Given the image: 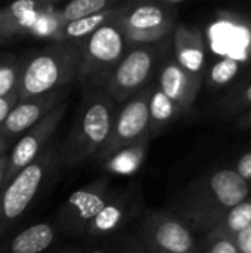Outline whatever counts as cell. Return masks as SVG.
Listing matches in <instances>:
<instances>
[{"mask_svg": "<svg viewBox=\"0 0 251 253\" xmlns=\"http://www.w3.org/2000/svg\"><path fill=\"white\" fill-rule=\"evenodd\" d=\"M249 194V182L235 169H219L188 191L180 211L197 228L212 231L232 208L247 200Z\"/></svg>", "mask_w": 251, "mask_h": 253, "instance_id": "1", "label": "cell"}, {"mask_svg": "<svg viewBox=\"0 0 251 253\" xmlns=\"http://www.w3.org/2000/svg\"><path fill=\"white\" fill-rule=\"evenodd\" d=\"M115 113V102L105 90H84L74 126L59 153L61 163L71 168L95 157L109 136Z\"/></svg>", "mask_w": 251, "mask_h": 253, "instance_id": "2", "label": "cell"}, {"mask_svg": "<svg viewBox=\"0 0 251 253\" xmlns=\"http://www.w3.org/2000/svg\"><path fill=\"white\" fill-rule=\"evenodd\" d=\"M78 61V42H55L46 46L22 65L18 101L70 87L77 79Z\"/></svg>", "mask_w": 251, "mask_h": 253, "instance_id": "3", "label": "cell"}, {"mask_svg": "<svg viewBox=\"0 0 251 253\" xmlns=\"http://www.w3.org/2000/svg\"><path fill=\"white\" fill-rule=\"evenodd\" d=\"M117 16L78 42L80 61L75 82L84 90H105L114 70L129 50L130 43L120 28Z\"/></svg>", "mask_w": 251, "mask_h": 253, "instance_id": "4", "label": "cell"}, {"mask_svg": "<svg viewBox=\"0 0 251 253\" xmlns=\"http://www.w3.org/2000/svg\"><path fill=\"white\" fill-rule=\"evenodd\" d=\"M55 157V147H44L37 159L0 191V236L28 209L53 168Z\"/></svg>", "mask_w": 251, "mask_h": 253, "instance_id": "5", "label": "cell"}, {"mask_svg": "<svg viewBox=\"0 0 251 253\" xmlns=\"http://www.w3.org/2000/svg\"><path fill=\"white\" fill-rule=\"evenodd\" d=\"M175 6L170 1L129 3L120 6L117 21L130 44H152L175 28Z\"/></svg>", "mask_w": 251, "mask_h": 253, "instance_id": "6", "label": "cell"}, {"mask_svg": "<svg viewBox=\"0 0 251 253\" xmlns=\"http://www.w3.org/2000/svg\"><path fill=\"white\" fill-rule=\"evenodd\" d=\"M151 89L152 86H146L123 102V107L117 110L109 136L95 156L98 160L105 162L117 151L151 138L148 113Z\"/></svg>", "mask_w": 251, "mask_h": 253, "instance_id": "7", "label": "cell"}, {"mask_svg": "<svg viewBox=\"0 0 251 253\" xmlns=\"http://www.w3.org/2000/svg\"><path fill=\"white\" fill-rule=\"evenodd\" d=\"M160 53L154 44H133L114 70L105 92L115 102H126L129 98L145 89L155 71Z\"/></svg>", "mask_w": 251, "mask_h": 253, "instance_id": "8", "label": "cell"}, {"mask_svg": "<svg viewBox=\"0 0 251 253\" xmlns=\"http://www.w3.org/2000/svg\"><path fill=\"white\" fill-rule=\"evenodd\" d=\"M67 102L64 101L58 107H55L49 114H46L37 125L28 129L24 136L16 142L10 154H7V169L3 181L1 190L30 163H33L37 156L44 150L46 144L55 133L58 125L67 111Z\"/></svg>", "mask_w": 251, "mask_h": 253, "instance_id": "9", "label": "cell"}, {"mask_svg": "<svg viewBox=\"0 0 251 253\" xmlns=\"http://www.w3.org/2000/svg\"><path fill=\"white\" fill-rule=\"evenodd\" d=\"M142 239L151 253H197L191 230L170 215H151L145 221Z\"/></svg>", "mask_w": 251, "mask_h": 253, "instance_id": "10", "label": "cell"}, {"mask_svg": "<svg viewBox=\"0 0 251 253\" xmlns=\"http://www.w3.org/2000/svg\"><path fill=\"white\" fill-rule=\"evenodd\" d=\"M108 203V184L102 179L72 193L61 209L59 221L68 231H80L87 227Z\"/></svg>", "mask_w": 251, "mask_h": 253, "instance_id": "11", "label": "cell"}, {"mask_svg": "<svg viewBox=\"0 0 251 253\" xmlns=\"http://www.w3.org/2000/svg\"><path fill=\"white\" fill-rule=\"evenodd\" d=\"M70 92V87L58 89L47 95L31 98L27 101H18L7 114L6 120L0 126V136L9 139L19 133H25L34 125H37L46 114L55 107L62 104Z\"/></svg>", "mask_w": 251, "mask_h": 253, "instance_id": "12", "label": "cell"}, {"mask_svg": "<svg viewBox=\"0 0 251 253\" xmlns=\"http://www.w3.org/2000/svg\"><path fill=\"white\" fill-rule=\"evenodd\" d=\"M203 77L185 71L176 59L166 61L160 68L158 89L180 110H189L198 95Z\"/></svg>", "mask_w": 251, "mask_h": 253, "instance_id": "13", "label": "cell"}, {"mask_svg": "<svg viewBox=\"0 0 251 253\" xmlns=\"http://www.w3.org/2000/svg\"><path fill=\"white\" fill-rule=\"evenodd\" d=\"M175 59L189 74L204 77L206 44L197 27L179 24L173 33Z\"/></svg>", "mask_w": 251, "mask_h": 253, "instance_id": "14", "label": "cell"}, {"mask_svg": "<svg viewBox=\"0 0 251 253\" xmlns=\"http://www.w3.org/2000/svg\"><path fill=\"white\" fill-rule=\"evenodd\" d=\"M118 10H120V6H115V7L107 9L104 12L86 16L83 19L64 24V25L58 27V30L55 31L52 39H55V42H81L87 36H90L93 31H96L99 27H102L104 24L114 19L117 16Z\"/></svg>", "mask_w": 251, "mask_h": 253, "instance_id": "15", "label": "cell"}, {"mask_svg": "<svg viewBox=\"0 0 251 253\" xmlns=\"http://www.w3.org/2000/svg\"><path fill=\"white\" fill-rule=\"evenodd\" d=\"M55 239L53 228L49 224L40 222L21 231L9 246L10 253H41Z\"/></svg>", "mask_w": 251, "mask_h": 253, "instance_id": "16", "label": "cell"}, {"mask_svg": "<svg viewBox=\"0 0 251 253\" xmlns=\"http://www.w3.org/2000/svg\"><path fill=\"white\" fill-rule=\"evenodd\" d=\"M149 139L146 138L135 145L126 147L120 151H117L115 154H112L109 159L105 160V169L111 173L115 175H132L135 173L143 163L146 151H148V145H149Z\"/></svg>", "mask_w": 251, "mask_h": 253, "instance_id": "17", "label": "cell"}, {"mask_svg": "<svg viewBox=\"0 0 251 253\" xmlns=\"http://www.w3.org/2000/svg\"><path fill=\"white\" fill-rule=\"evenodd\" d=\"M149 113V135H157L161 132L172 120H175L180 113V110L158 89V86H152L148 104Z\"/></svg>", "mask_w": 251, "mask_h": 253, "instance_id": "18", "label": "cell"}, {"mask_svg": "<svg viewBox=\"0 0 251 253\" xmlns=\"http://www.w3.org/2000/svg\"><path fill=\"white\" fill-rule=\"evenodd\" d=\"M117 3L112 0H74L59 10H53V16L58 22V27L83 19L86 16L104 12L107 9L115 7Z\"/></svg>", "mask_w": 251, "mask_h": 253, "instance_id": "19", "label": "cell"}, {"mask_svg": "<svg viewBox=\"0 0 251 253\" xmlns=\"http://www.w3.org/2000/svg\"><path fill=\"white\" fill-rule=\"evenodd\" d=\"M126 206L123 202H111L101 211V213L90 221V224L86 227L90 234L95 236H104L121 225L126 216Z\"/></svg>", "mask_w": 251, "mask_h": 253, "instance_id": "20", "label": "cell"}, {"mask_svg": "<svg viewBox=\"0 0 251 253\" xmlns=\"http://www.w3.org/2000/svg\"><path fill=\"white\" fill-rule=\"evenodd\" d=\"M249 225H251V199H247L243 203H240L235 208H232L222 218V221L219 222V225L216 228L222 230L226 234L234 237L238 233H241L243 230H246Z\"/></svg>", "mask_w": 251, "mask_h": 253, "instance_id": "21", "label": "cell"}, {"mask_svg": "<svg viewBox=\"0 0 251 253\" xmlns=\"http://www.w3.org/2000/svg\"><path fill=\"white\" fill-rule=\"evenodd\" d=\"M241 62L234 56H225L219 59L209 71L207 80L210 87H223L229 84L240 73Z\"/></svg>", "mask_w": 251, "mask_h": 253, "instance_id": "22", "label": "cell"}, {"mask_svg": "<svg viewBox=\"0 0 251 253\" xmlns=\"http://www.w3.org/2000/svg\"><path fill=\"white\" fill-rule=\"evenodd\" d=\"M22 62L19 61H6L0 64V98L18 93Z\"/></svg>", "mask_w": 251, "mask_h": 253, "instance_id": "23", "label": "cell"}, {"mask_svg": "<svg viewBox=\"0 0 251 253\" xmlns=\"http://www.w3.org/2000/svg\"><path fill=\"white\" fill-rule=\"evenodd\" d=\"M204 253H240L234 237L222 230H213L209 233Z\"/></svg>", "mask_w": 251, "mask_h": 253, "instance_id": "24", "label": "cell"}, {"mask_svg": "<svg viewBox=\"0 0 251 253\" xmlns=\"http://www.w3.org/2000/svg\"><path fill=\"white\" fill-rule=\"evenodd\" d=\"M249 107H251V83L244 90H241L237 96L229 99L225 110L228 114H237V113H241L243 110H246Z\"/></svg>", "mask_w": 251, "mask_h": 253, "instance_id": "25", "label": "cell"}, {"mask_svg": "<svg viewBox=\"0 0 251 253\" xmlns=\"http://www.w3.org/2000/svg\"><path fill=\"white\" fill-rule=\"evenodd\" d=\"M234 242L240 253H251V225L234 236Z\"/></svg>", "mask_w": 251, "mask_h": 253, "instance_id": "26", "label": "cell"}, {"mask_svg": "<svg viewBox=\"0 0 251 253\" xmlns=\"http://www.w3.org/2000/svg\"><path fill=\"white\" fill-rule=\"evenodd\" d=\"M235 172L244 179V181H251V151L246 153L244 156L240 157L238 163H237V169Z\"/></svg>", "mask_w": 251, "mask_h": 253, "instance_id": "27", "label": "cell"}, {"mask_svg": "<svg viewBox=\"0 0 251 253\" xmlns=\"http://www.w3.org/2000/svg\"><path fill=\"white\" fill-rule=\"evenodd\" d=\"M16 102H18V93H12L9 96L0 98V126L3 125L7 114L10 113V110L15 107Z\"/></svg>", "mask_w": 251, "mask_h": 253, "instance_id": "28", "label": "cell"}, {"mask_svg": "<svg viewBox=\"0 0 251 253\" xmlns=\"http://www.w3.org/2000/svg\"><path fill=\"white\" fill-rule=\"evenodd\" d=\"M6 169H7V154H4V156L0 159V191H1V187H3Z\"/></svg>", "mask_w": 251, "mask_h": 253, "instance_id": "29", "label": "cell"}, {"mask_svg": "<svg viewBox=\"0 0 251 253\" xmlns=\"http://www.w3.org/2000/svg\"><path fill=\"white\" fill-rule=\"evenodd\" d=\"M238 127H244V129L251 127V110L238 120Z\"/></svg>", "mask_w": 251, "mask_h": 253, "instance_id": "30", "label": "cell"}, {"mask_svg": "<svg viewBox=\"0 0 251 253\" xmlns=\"http://www.w3.org/2000/svg\"><path fill=\"white\" fill-rule=\"evenodd\" d=\"M6 148H7V139L0 136V159L6 154Z\"/></svg>", "mask_w": 251, "mask_h": 253, "instance_id": "31", "label": "cell"}, {"mask_svg": "<svg viewBox=\"0 0 251 253\" xmlns=\"http://www.w3.org/2000/svg\"><path fill=\"white\" fill-rule=\"evenodd\" d=\"M0 34H6V31H4V25H3L1 19H0Z\"/></svg>", "mask_w": 251, "mask_h": 253, "instance_id": "32", "label": "cell"}, {"mask_svg": "<svg viewBox=\"0 0 251 253\" xmlns=\"http://www.w3.org/2000/svg\"><path fill=\"white\" fill-rule=\"evenodd\" d=\"M90 253H105V252H102V251H93V252H90Z\"/></svg>", "mask_w": 251, "mask_h": 253, "instance_id": "33", "label": "cell"}]
</instances>
